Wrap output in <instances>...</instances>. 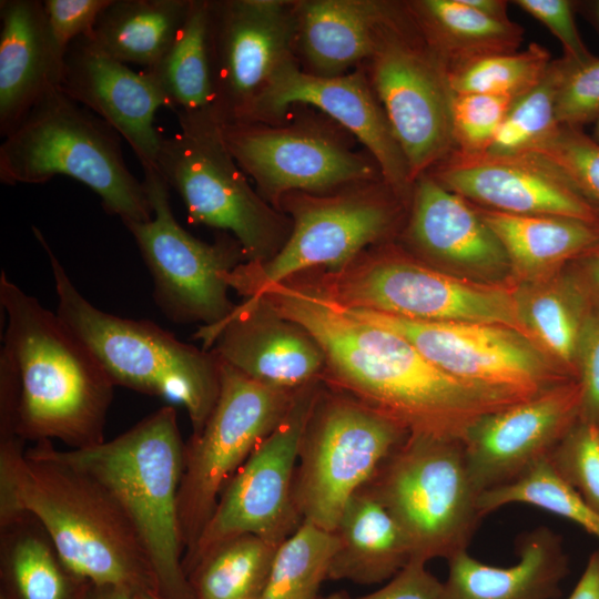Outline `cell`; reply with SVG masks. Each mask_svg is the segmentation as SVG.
<instances>
[{"label": "cell", "instance_id": "6da1fadb", "mask_svg": "<svg viewBox=\"0 0 599 599\" xmlns=\"http://www.w3.org/2000/svg\"><path fill=\"white\" fill-rule=\"evenodd\" d=\"M253 301L314 337L325 355L328 387L374 408L409 435L463 441L483 417L524 400L449 375L406 338L356 317L317 285L290 280Z\"/></svg>", "mask_w": 599, "mask_h": 599}, {"label": "cell", "instance_id": "7a4b0ae2", "mask_svg": "<svg viewBox=\"0 0 599 599\" xmlns=\"http://www.w3.org/2000/svg\"><path fill=\"white\" fill-rule=\"evenodd\" d=\"M23 443L0 439V516L32 514L67 566L92 585L156 591L141 539L109 491L58 457L51 440Z\"/></svg>", "mask_w": 599, "mask_h": 599}, {"label": "cell", "instance_id": "3957f363", "mask_svg": "<svg viewBox=\"0 0 599 599\" xmlns=\"http://www.w3.org/2000/svg\"><path fill=\"white\" fill-rule=\"evenodd\" d=\"M7 315L2 346L19 374L17 435L23 440L59 439L69 449L105 441L104 428L115 385L58 314L0 275Z\"/></svg>", "mask_w": 599, "mask_h": 599}, {"label": "cell", "instance_id": "277c9868", "mask_svg": "<svg viewBox=\"0 0 599 599\" xmlns=\"http://www.w3.org/2000/svg\"><path fill=\"white\" fill-rule=\"evenodd\" d=\"M54 450L99 481L126 514L148 555L158 593L195 599L182 566L177 495L185 443L174 406L159 408L112 440Z\"/></svg>", "mask_w": 599, "mask_h": 599}, {"label": "cell", "instance_id": "5b68a950", "mask_svg": "<svg viewBox=\"0 0 599 599\" xmlns=\"http://www.w3.org/2000/svg\"><path fill=\"white\" fill-rule=\"evenodd\" d=\"M33 233L53 275L57 314L90 349L113 384L161 397L187 412L199 434L220 394V362L212 351L179 341L146 319L123 318L92 305L74 286L41 231Z\"/></svg>", "mask_w": 599, "mask_h": 599}, {"label": "cell", "instance_id": "8992f818", "mask_svg": "<svg viewBox=\"0 0 599 599\" xmlns=\"http://www.w3.org/2000/svg\"><path fill=\"white\" fill-rule=\"evenodd\" d=\"M72 177L124 222L152 219L143 184L128 169L120 134L61 88L48 91L0 145V181L38 184Z\"/></svg>", "mask_w": 599, "mask_h": 599}, {"label": "cell", "instance_id": "52a82bcc", "mask_svg": "<svg viewBox=\"0 0 599 599\" xmlns=\"http://www.w3.org/2000/svg\"><path fill=\"white\" fill-rule=\"evenodd\" d=\"M405 534L412 559H449L467 547L484 517L461 440L408 437L362 487Z\"/></svg>", "mask_w": 599, "mask_h": 599}, {"label": "cell", "instance_id": "ba28073f", "mask_svg": "<svg viewBox=\"0 0 599 599\" xmlns=\"http://www.w3.org/2000/svg\"><path fill=\"white\" fill-rule=\"evenodd\" d=\"M316 285L348 309L416 321L495 324L530 338L519 313L517 284L445 273L396 252L362 254Z\"/></svg>", "mask_w": 599, "mask_h": 599}, {"label": "cell", "instance_id": "9c48e42d", "mask_svg": "<svg viewBox=\"0 0 599 599\" xmlns=\"http://www.w3.org/2000/svg\"><path fill=\"white\" fill-rule=\"evenodd\" d=\"M177 121L180 131L162 139L156 167L180 195L189 221L232 233L246 262L267 261L286 242L288 221L247 182L214 114Z\"/></svg>", "mask_w": 599, "mask_h": 599}, {"label": "cell", "instance_id": "30bf717a", "mask_svg": "<svg viewBox=\"0 0 599 599\" xmlns=\"http://www.w3.org/2000/svg\"><path fill=\"white\" fill-rule=\"evenodd\" d=\"M408 435L356 398L322 387L303 433L293 480L303 521L334 531L348 500Z\"/></svg>", "mask_w": 599, "mask_h": 599}, {"label": "cell", "instance_id": "8fae6325", "mask_svg": "<svg viewBox=\"0 0 599 599\" xmlns=\"http://www.w3.org/2000/svg\"><path fill=\"white\" fill-rule=\"evenodd\" d=\"M280 207L291 213L292 229L277 253L264 262L242 263L223 275L227 286L245 298H257L306 270H343L386 236L396 219L387 192L368 182L334 195L287 193Z\"/></svg>", "mask_w": 599, "mask_h": 599}, {"label": "cell", "instance_id": "7c38bea8", "mask_svg": "<svg viewBox=\"0 0 599 599\" xmlns=\"http://www.w3.org/2000/svg\"><path fill=\"white\" fill-rule=\"evenodd\" d=\"M219 362L216 404L202 430L185 443L177 495L184 556L194 548L225 486L283 420L298 390L267 386Z\"/></svg>", "mask_w": 599, "mask_h": 599}, {"label": "cell", "instance_id": "4fadbf2b", "mask_svg": "<svg viewBox=\"0 0 599 599\" xmlns=\"http://www.w3.org/2000/svg\"><path fill=\"white\" fill-rule=\"evenodd\" d=\"M370 62L376 97L416 182L455 150L448 67L406 4L395 6Z\"/></svg>", "mask_w": 599, "mask_h": 599}, {"label": "cell", "instance_id": "5bb4252c", "mask_svg": "<svg viewBox=\"0 0 599 599\" xmlns=\"http://www.w3.org/2000/svg\"><path fill=\"white\" fill-rule=\"evenodd\" d=\"M321 388L319 379L296 392L283 420L225 486L194 548L183 557L186 577L204 556L231 538L251 534L280 545L301 526L293 480L303 433Z\"/></svg>", "mask_w": 599, "mask_h": 599}, {"label": "cell", "instance_id": "9a60e30c", "mask_svg": "<svg viewBox=\"0 0 599 599\" xmlns=\"http://www.w3.org/2000/svg\"><path fill=\"white\" fill-rule=\"evenodd\" d=\"M152 219L124 222L153 278L154 302L172 322L212 326L235 305L223 275L246 261L234 238L205 243L185 231L170 204L169 185L156 169L143 170Z\"/></svg>", "mask_w": 599, "mask_h": 599}, {"label": "cell", "instance_id": "2e32d148", "mask_svg": "<svg viewBox=\"0 0 599 599\" xmlns=\"http://www.w3.org/2000/svg\"><path fill=\"white\" fill-rule=\"evenodd\" d=\"M348 311L365 322L403 336L449 375L524 400L568 380L559 365L552 363L538 344L509 327L416 321L367 309Z\"/></svg>", "mask_w": 599, "mask_h": 599}, {"label": "cell", "instance_id": "e0dca14e", "mask_svg": "<svg viewBox=\"0 0 599 599\" xmlns=\"http://www.w3.org/2000/svg\"><path fill=\"white\" fill-rule=\"evenodd\" d=\"M220 129L227 150L254 180L257 193L276 209L287 193L322 194L377 176L375 161L319 126L235 121L220 123Z\"/></svg>", "mask_w": 599, "mask_h": 599}, {"label": "cell", "instance_id": "ac0fdd59", "mask_svg": "<svg viewBox=\"0 0 599 599\" xmlns=\"http://www.w3.org/2000/svg\"><path fill=\"white\" fill-rule=\"evenodd\" d=\"M210 49L220 123L245 119L273 74L293 60L295 2L209 1Z\"/></svg>", "mask_w": 599, "mask_h": 599}, {"label": "cell", "instance_id": "d6986e66", "mask_svg": "<svg viewBox=\"0 0 599 599\" xmlns=\"http://www.w3.org/2000/svg\"><path fill=\"white\" fill-rule=\"evenodd\" d=\"M294 104L323 111L369 151L384 183L398 196L413 194L414 180L387 116L361 71L317 75L296 61L282 64L243 121L270 123Z\"/></svg>", "mask_w": 599, "mask_h": 599}, {"label": "cell", "instance_id": "ffe728a7", "mask_svg": "<svg viewBox=\"0 0 599 599\" xmlns=\"http://www.w3.org/2000/svg\"><path fill=\"white\" fill-rule=\"evenodd\" d=\"M427 173L446 189L488 210L599 223V212L568 177L535 152L454 150Z\"/></svg>", "mask_w": 599, "mask_h": 599}, {"label": "cell", "instance_id": "44dd1931", "mask_svg": "<svg viewBox=\"0 0 599 599\" xmlns=\"http://www.w3.org/2000/svg\"><path fill=\"white\" fill-rule=\"evenodd\" d=\"M580 382L566 380L478 420L463 439L475 487L509 484L547 458L580 419Z\"/></svg>", "mask_w": 599, "mask_h": 599}, {"label": "cell", "instance_id": "7402d4cb", "mask_svg": "<svg viewBox=\"0 0 599 599\" xmlns=\"http://www.w3.org/2000/svg\"><path fill=\"white\" fill-rule=\"evenodd\" d=\"M193 338L221 362L274 388L295 392L325 372L314 337L262 301L244 300L220 323L200 326Z\"/></svg>", "mask_w": 599, "mask_h": 599}, {"label": "cell", "instance_id": "603a6c76", "mask_svg": "<svg viewBox=\"0 0 599 599\" xmlns=\"http://www.w3.org/2000/svg\"><path fill=\"white\" fill-rule=\"evenodd\" d=\"M60 88L110 124L132 148L143 170H158L163 138L154 118L166 102L145 70L133 71L83 35L65 51Z\"/></svg>", "mask_w": 599, "mask_h": 599}, {"label": "cell", "instance_id": "cb8c5ba5", "mask_svg": "<svg viewBox=\"0 0 599 599\" xmlns=\"http://www.w3.org/2000/svg\"><path fill=\"white\" fill-rule=\"evenodd\" d=\"M409 237L428 257L491 277L510 268L506 251L479 212L428 173L413 189Z\"/></svg>", "mask_w": 599, "mask_h": 599}, {"label": "cell", "instance_id": "d4e9b609", "mask_svg": "<svg viewBox=\"0 0 599 599\" xmlns=\"http://www.w3.org/2000/svg\"><path fill=\"white\" fill-rule=\"evenodd\" d=\"M0 133L4 138L51 89L64 54L48 27L43 1H0Z\"/></svg>", "mask_w": 599, "mask_h": 599}, {"label": "cell", "instance_id": "484cf974", "mask_svg": "<svg viewBox=\"0 0 599 599\" xmlns=\"http://www.w3.org/2000/svg\"><path fill=\"white\" fill-rule=\"evenodd\" d=\"M518 561L509 567L484 564L461 551L449 558L439 599H556L569 573L561 537L546 526L516 540Z\"/></svg>", "mask_w": 599, "mask_h": 599}, {"label": "cell", "instance_id": "4316f807", "mask_svg": "<svg viewBox=\"0 0 599 599\" xmlns=\"http://www.w3.org/2000/svg\"><path fill=\"white\" fill-rule=\"evenodd\" d=\"M395 4L372 0L296 1V47L317 75L344 74L372 59Z\"/></svg>", "mask_w": 599, "mask_h": 599}, {"label": "cell", "instance_id": "83f0119b", "mask_svg": "<svg viewBox=\"0 0 599 599\" xmlns=\"http://www.w3.org/2000/svg\"><path fill=\"white\" fill-rule=\"evenodd\" d=\"M91 585L67 566L32 514L0 516V599H84Z\"/></svg>", "mask_w": 599, "mask_h": 599}, {"label": "cell", "instance_id": "f1b7e54d", "mask_svg": "<svg viewBox=\"0 0 599 599\" xmlns=\"http://www.w3.org/2000/svg\"><path fill=\"white\" fill-rule=\"evenodd\" d=\"M328 579L361 585L392 579L412 559L408 540L388 510L364 489L346 504L334 530Z\"/></svg>", "mask_w": 599, "mask_h": 599}, {"label": "cell", "instance_id": "f546056e", "mask_svg": "<svg viewBox=\"0 0 599 599\" xmlns=\"http://www.w3.org/2000/svg\"><path fill=\"white\" fill-rule=\"evenodd\" d=\"M477 211L501 242L510 268L527 282L549 277L551 271L599 243V223L555 215Z\"/></svg>", "mask_w": 599, "mask_h": 599}, {"label": "cell", "instance_id": "4dcf8cb0", "mask_svg": "<svg viewBox=\"0 0 599 599\" xmlns=\"http://www.w3.org/2000/svg\"><path fill=\"white\" fill-rule=\"evenodd\" d=\"M191 1L111 0L85 37L113 59L150 69L175 41Z\"/></svg>", "mask_w": 599, "mask_h": 599}, {"label": "cell", "instance_id": "1f68e13d", "mask_svg": "<svg viewBox=\"0 0 599 599\" xmlns=\"http://www.w3.org/2000/svg\"><path fill=\"white\" fill-rule=\"evenodd\" d=\"M406 7L426 43L447 67L517 51L524 39L519 24L483 14L464 0H418Z\"/></svg>", "mask_w": 599, "mask_h": 599}, {"label": "cell", "instance_id": "d6a6232c", "mask_svg": "<svg viewBox=\"0 0 599 599\" xmlns=\"http://www.w3.org/2000/svg\"><path fill=\"white\" fill-rule=\"evenodd\" d=\"M210 7L192 0L185 23L161 60L145 71L177 119L214 113L215 84L210 49Z\"/></svg>", "mask_w": 599, "mask_h": 599}, {"label": "cell", "instance_id": "836d02e7", "mask_svg": "<svg viewBox=\"0 0 599 599\" xmlns=\"http://www.w3.org/2000/svg\"><path fill=\"white\" fill-rule=\"evenodd\" d=\"M278 545L246 534L204 556L187 575L195 599H257Z\"/></svg>", "mask_w": 599, "mask_h": 599}, {"label": "cell", "instance_id": "e575fe53", "mask_svg": "<svg viewBox=\"0 0 599 599\" xmlns=\"http://www.w3.org/2000/svg\"><path fill=\"white\" fill-rule=\"evenodd\" d=\"M518 306L530 338L565 369L572 367L586 317L575 288L550 276L526 282L518 287Z\"/></svg>", "mask_w": 599, "mask_h": 599}, {"label": "cell", "instance_id": "d590c367", "mask_svg": "<svg viewBox=\"0 0 599 599\" xmlns=\"http://www.w3.org/2000/svg\"><path fill=\"white\" fill-rule=\"evenodd\" d=\"M337 544L334 531L304 520L278 545L257 599H318Z\"/></svg>", "mask_w": 599, "mask_h": 599}, {"label": "cell", "instance_id": "8d00e7d4", "mask_svg": "<svg viewBox=\"0 0 599 599\" xmlns=\"http://www.w3.org/2000/svg\"><path fill=\"white\" fill-rule=\"evenodd\" d=\"M509 504H526L558 515L599 539V512L565 481L544 458L514 481L483 491L478 508L483 516Z\"/></svg>", "mask_w": 599, "mask_h": 599}, {"label": "cell", "instance_id": "74e56055", "mask_svg": "<svg viewBox=\"0 0 599 599\" xmlns=\"http://www.w3.org/2000/svg\"><path fill=\"white\" fill-rule=\"evenodd\" d=\"M550 53L537 43L522 51L496 53L449 65L448 83L455 94L481 93L516 100L545 74Z\"/></svg>", "mask_w": 599, "mask_h": 599}, {"label": "cell", "instance_id": "f35d334b", "mask_svg": "<svg viewBox=\"0 0 599 599\" xmlns=\"http://www.w3.org/2000/svg\"><path fill=\"white\" fill-rule=\"evenodd\" d=\"M570 63L565 57L551 60L539 82L512 102L487 151L527 152L557 130L556 102Z\"/></svg>", "mask_w": 599, "mask_h": 599}, {"label": "cell", "instance_id": "ab89813d", "mask_svg": "<svg viewBox=\"0 0 599 599\" xmlns=\"http://www.w3.org/2000/svg\"><path fill=\"white\" fill-rule=\"evenodd\" d=\"M557 166L599 212V143L578 128L561 126L530 151Z\"/></svg>", "mask_w": 599, "mask_h": 599}, {"label": "cell", "instance_id": "60d3db41", "mask_svg": "<svg viewBox=\"0 0 599 599\" xmlns=\"http://www.w3.org/2000/svg\"><path fill=\"white\" fill-rule=\"evenodd\" d=\"M547 458L560 477L599 512V426L579 419Z\"/></svg>", "mask_w": 599, "mask_h": 599}, {"label": "cell", "instance_id": "b9f144b4", "mask_svg": "<svg viewBox=\"0 0 599 599\" xmlns=\"http://www.w3.org/2000/svg\"><path fill=\"white\" fill-rule=\"evenodd\" d=\"M515 100L481 93H453L450 104L455 150L487 151Z\"/></svg>", "mask_w": 599, "mask_h": 599}, {"label": "cell", "instance_id": "7bdbcfd3", "mask_svg": "<svg viewBox=\"0 0 599 599\" xmlns=\"http://www.w3.org/2000/svg\"><path fill=\"white\" fill-rule=\"evenodd\" d=\"M556 118L559 125L578 129L599 118V58L571 61L558 92Z\"/></svg>", "mask_w": 599, "mask_h": 599}, {"label": "cell", "instance_id": "ee69618b", "mask_svg": "<svg viewBox=\"0 0 599 599\" xmlns=\"http://www.w3.org/2000/svg\"><path fill=\"white\" fill-rule=\"evenodd\" d=\"M111 0H44L47 22L59 51L65 54L78 38L88 35Z\"/></svg>", "mask_w": 599, "mask_h": 599}, {"label": "cell", "instance_id": "f6af8a7d", "mask_svg": "<svg viewBox=\"0 0 599 599\" xmlns=\"http://www.w3.org/2000/svg\"><path fill=\"white\" fill-rule=\"evenodd\" d=\"M515 3L554 33L564 48L565 58L575 63H583L592 58L578 32L569 1L516 0Z\"/></svg>", "mask_w": 599, "mask_h": 599}, {"label": "cell", "instance_id": "bcb514c9", "mask_svg": "<svg viewBox=\"0 0 599 599\" xmlns=\"http://www.w3.org/2000/svg\"><path fill=\"white\" fill-rule=\"evenodd\" d=\"M580 419L599 426V314H587L579 335Z\"/></svg>", "mask_w": 599, "mask_h": 599}, {"label": "cell", "instance_id": "7dc6e473", "mask_svg": "<svg viewBox=\"0 0 599 599\" xmlns=\"http://www.w3.org/2000/svg\"><path fill=\"white\" fill-rule=\"evenodd\" d=\"M426 561L413 558L380 589L361 597L345 591L318 599H439L443 582L426 568Z\"/></svg>", "mask_w": 599, "mask_h": 599}, {"label": "cell", "instance_id": "c3c4849f", "mask_svg": "<svg viewBox=\"0 0 599 599\" xmlns=\"http://www.w3.org/2000/svg\"><path fill=\"white\" fill-rule=\"evenodd\" d=\"M568 599H599V549L589 557Z\"/></svg>", "mask_w": 599, "mask_h": 599}, {"label": "cell", "instance_id": "681fc988", "mask_svg": "<svg viewBox=\"0 0 599 599\" xmlns=\"http://www.w3.org/2000/svg\"><path fill=\"white\" fill-rule=\"evenodd\" d=\"M143 592L112 585H91L84 599H141Z\"/></svg>", "mask_w": 599, "mask_h": 599}, {"label": "cell", "instance_id": "f907efd6", "mask_svg": "<svg viewBox=\"0 0 599 599\" xmlns=\"http://www.w3.org/2000/svg\"><path fill=\"white\" fill-rule=\"evenodd\" d=\"M464 2L483 14L496 19H509L507 16V2L502 0H464Z\"/></svg>", "mask_w": 599, "mask_h": 599}, {"label": "cell", "instance_id": "816d5d0a", "mask_svg": "<svg viewBox=\"0 0 599 599\" xmlns=\"http://www.w3.org/2000/svg\"><path fill=\"white\" fill-rule=\"evenodd\" d=\"M587 253H590L589 270L593 276L596 284L599 287V243L590 248Z\"/></svg>", "mask_w": 599, "mask_h": 599}, {"label": "cell", "instance_id": "f5cc1de1", "mask_svg": "<svg viewBox=\"0 0 599 599\" xmlns=\"http://www.w3.org/2000/svg\"><path fill=\"white\" fill-rule=\"evenodd\" d=\"M141 599H164L162 596H160L156 591L150 590L145 591L141 595Z\"/></svg>", "mask_w": 599, "mask_h": 599}, {"label": "cell", "instance_id": "db71d44e", "mask_svg": "<svg viewBox=\"0 0 599 599\" xmlns=\"http://www.w3.org/2000/svg\"><path fill=\"white\" fill-rule=\"evenodd\" d=\"M592 138L595 141L599 143V118L596 120L595 132H593Z\"/></svg>", "mask_w": 599, "mask_h": 599}, {"label": "cell", "instance_id": "11a10c76", "mask_svg": "<svg viewBox=\"0 0 599 599\" xmlns=\"http://www.w3.org/2000/svg\"><path fill=\"white\" fill-rule=\"evenodd\" d=\"M597 8H598V14H599V2H598V6H597Z\"/></svg>", "mask_w": 599, "mask_h": 599}]
</instances>
